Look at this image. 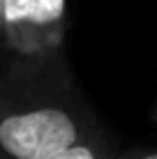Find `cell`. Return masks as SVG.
<instances>
[{"label": "cell", "mask_w": 157, "mask_h": 159, "mask_svg": "<svg viewBox=\"0 0 157 159\" xmlns=\"http://www.w3.org/2000/svg\"><path fill=\"white\" fill-rule=\"evenodd\" d=\"M116 157H118V152L104 139V134L95 131V134L85 136V139L76 141V143L67 145L65 150L53 155L51 159H116Z\"/></svg>", "instance_id": "3"}, {"label": "cell", "mask_w": 157, "mask_h": 159, "mask_svg": "<svg viewBox=\"0 0 157 159\" xmlns=\"http://www.w3.org/2000/svg\"><path fill=\"white\" fill-rule=\"evenodd\" d=\"M116 159H157V150H129V152H118Z\"/></svg>", "instance_id": "4"}, {"label": "cell", "mask_w": 157, "mask_h": 159, "mask_svg": "<svg viewBox=\"0 0 157 159\" xmlns=\"http://www.w3.org/2000/svg\"><path fill=\"white\" fill-rule=\"evenodd\" d=\"M95 131L83 108L58 95L0 90V148L12 159H51Z\"/></svg>", "instance_id": "1"}, {"label": "cell", "mask_w": 157, "mask_h": 159, "mask_svg": "<svg viewBox=\"0 0 157 159\" xmlns=\"http://www.w3.org/2000/svg\"><path fill=\"white\" fill-rule=\"evenodd\" d=\"M0 159H12V157H9V155H7V152H5V150H2V148H0Z\"/></svg>", "instance_id": "6"}, {"label": "cell", "mask_w": 157, "mask_h": 159, "mask_svg": "<svg viewBox=\"0 0 157 159\" xmlns=\"http://www.w3.org/2000/svg\"><path fill=\"white\" fill-rule=\"evenodd\" d=\"M65 16V0H5L2 46L28 62L48 60L62 44Z\"/></svg>", "instance_id": "2"}, {"label": "cell", "mask_w": 157, "mask_h": 159, "mask_svg": "<svg viewBox=\"0 0 157 159\" xmlns=\"http://www.w3.org/2000/svg\"><path fill=\"white\" fill-rule=\"evenodd\" d=\"M2 9H5V0H0V46H2V37H5V23H2Z\"/></svg>", "instance_id": "5"}]
</instances>
